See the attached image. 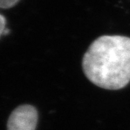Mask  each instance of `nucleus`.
<instances>
[{"label": "nucleus", "instance_id": "1", "mask_svg": "<svg viewBox=\"0 0 130 130\" xmlns=\"http://www.w3.org/2000/svg\"><path fill=\"white\" fill-rule=\"evenodd\" d=\"M83 69L87 78L100 88H124L130 82V38H98L84 55Z\"/></svg>", "mask_w": 130, "mask_h": 130}, {"label": "nucleus", "instance_id": "2", "mask_svg": "<svg viewBox=\"0 0 130 130\" xmlns=\"http://www.w3.org/2000/svg\"><path fill=\"white\" fill-rule=\"evenodd\" d=\"M37 121L36 109L30 105H23L11 113L7 122V130H35Z\"/></svg>", "mask_w": 130, "mask_h": 130}, {"label": "nucleus", "instance_id": "3", "mask_svg": "<svg viewBox=\"0 0 130 130\" xmlns=\"http://www.w3.org/2000/svg\"><path fill=\"white\" fill-rule=\"evenodd\" d=\"M20 0H0V8L9 9L14 7Z\"/></svg>", "mask_w": 130, "mask_h": 130}, {"label": "nucleus", "instance_id": "4", "mask_svg": "<svg viewBox=\"0 0 130 130\" xmlns=\"http://www.w3.org/2000/svg\"><path fill=\"white\" fill-rule=\"evenodd\" d=\"M5 26H6V19L3 15L0 14V37L2 35H4Z\"/></svg>", "mask_w": 130, "mask_h": 130}]
</instances>
